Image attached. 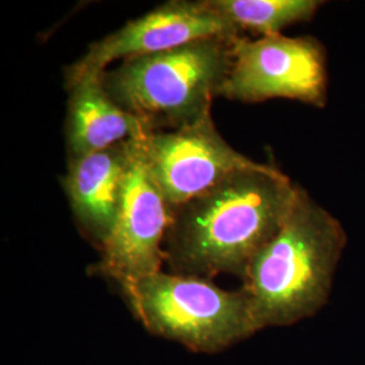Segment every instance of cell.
<instances>
[{
    "label": "cell",
    "instance_id": "obj_1",
    "mask_svg": "<svg viewBox=\"0 0 365 365\" xmlns=\"http://www.w3.org/2000/svg\"><path fill=\"white\" fill-rule=\"evenodd\" d=\"M298 187L282 170L261 163L170 209L164 241L170 274L209 280L229 274L242 280L287 220Z\"/></svg>",
    "mask_w": 365,
    "mask_h": 365
},
{
    "label": "cell",
    "instance_id": "obj_2",
    "mask_svg": "<svg viewBox=\"0 0 365 365\" xmlns=\"http://www.w3.org/2000/svg\"><path fill=\"white\" fill-rule=\"evenodd\" d=\"M348 235L302 187L287 220L242 279L261 329L291 327L325 307Z\"/></svg>",
    "mask_w": 365,
    "mask_h": 365
},
{
    "label": "cell",
    "instance_id": "obj_3",
    "mask_svg": "<svg viewBox=\"0 0 365 365\" xmlns=\"http://www.w3.org/2000/svg\"><path fill=\"white\" fill-rule=\"evenodd\" d=\"M235 39H196L129 58L107 69L102 83L117 105L150 130H178L211 114L232 68Z\"/></svg>",
    "mask_w": 365,
    "mask_h": 365
},
{
    "label": "cell",
    "instance_id": "obj_4",
    "mask_svg": "<svg viewBox=\"0 0 365 365\" xmlns=\"http://www.w3.org/2000/svg\"><path fill=\"white\" fill-rule=\"evenodd\" d=\"M125 298L145 329L194 352H222L261 330L242 288L223 289L209 279L160 271Z\"/></svg>",
    "mask_w": 365,
    "mask_h": 365
},
{
    "label": "cell",
    "instance_id": "obj_5",
    "mask_svg": "<svg viewBox=\"0 0 365 365\" xmlns=\"http://www.w3.org/2000/svg\"><path fill=\"white\" fill-rule=\"evenodd\" d=\"M327 60L325 46L314 37H237L221 96L241 103L291 99L325 107Z\"/></svg>",
    "mask_w": 365,
    "mask_h": 365
},
{
    "label": "cell",
    "instance_id": "obj_6",
    "mask_svg": "<svg viewBox=\"0 0 365 365\" xmlns=\"http://www.w3.org/2000/svg\"><path fill=\"white\" fill-rule=\"evenodd\" d=\"M143 140L133 141L117 222L101 250V259L91 267V274L115 282L123 295L145 277L161 271L172 215L145 163Z\"/></svg>",
    "mask_w": 365,
    "mask_h": 365
},
{
    "label": "cell",
    "instance_id": "obj_7",
    "mask_svg": "<svg viewBox=\"0 0 365 365\" xmlns=\"http://www.w3.org/2000/svg\"><path fill=\"white\" fill-rule=\"evenodd\" d=\"M237 38L241 34L209 0H172L90 45L64 72L66 88L86 78L102 76L115 61L170 51L196 39Z\"/></svg>",
    "mask_w": 365,
    "mask_h": 365
},
{
    "label": "cell",
    "instance_id": "obj_8",
    "mask_svg": "<svg viewBox=\"0 0 365 365\" xmlns=\"http://www.w3.org/2000/svg\"><path fill=\"white\" fill-rule=\"evenodd\" d=\"M143 152L170 209L235 172L261 164L237 152L217 130L211 114L178 130L150 131L143 140Z\"/></svg>",
    "mask_w": 365,
    "mask_h": 365
},
{
    "label": "cell",
    "instance_id": "obj_9",
    "mask_svg": "<svg viewBox=\"0 0 365 365\" xmlns=\"http://www.w3.org/2000/svg\"><path fill=\"white\" fill-rule=\"evenodd\" d=\"M133 141L68 160L61 180L80 233L99 250L105 247L117 222Z\"/></svg>",
    "mask_w": 365,
    "mask_h": 365
},
{
    "label": "cell",
    "instance_id": "obj_10",
    "mask_svg": "<svg viewBox=\"0 0 365 365\" xmlns=\"http://www.w3.org/2000/svg\"><path fill=\"white\" fill-rule=\"evenodd\" d=\"M66 141L68 160L87 156L114 145L143 140L150 128L114 102L102 76L86 78L66 90Z\"/></svg>",
    "mask_w": 365,
    "mask_h": 365
},
{
    "label": "cell",
    "instance_id": "obj_11",
    "mask_svg": "<svg viewBox=\"0 0 365 365\" xmlns=\"http://www.w3.org/2000/svg\"><path fill=\"white\" fill-rule=\"evenodd\" d=\"M212 9L221 14L235 30L259 34L260 37L279 36L288 26L309 22L325 4L321 0H209Z\"/></svg>",
    "mask_w": 365,
    "mask_h": 365
}]
</instances>
